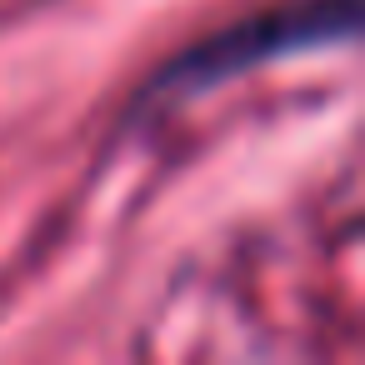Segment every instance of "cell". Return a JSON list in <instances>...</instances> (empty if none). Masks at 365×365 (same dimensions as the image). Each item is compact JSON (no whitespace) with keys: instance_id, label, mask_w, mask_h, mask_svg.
<instances>
[{"instance_id":"1","label":"cell","mask_w":365,"mask_h":365,"mask_svg":"<svg viewBox=\"0 0 365 365\" xmlns=\"http://www.w3.org/2000/svg\"><path fill=\"white\" fill-rule=\"evenodd\" d=\"M360 31V0H300V6H280L265 16H245L205 41H195L175 66L160 71L155 91H210L240 71H255L265 61L355 41Z\"/></svg>"}]
</instances>
